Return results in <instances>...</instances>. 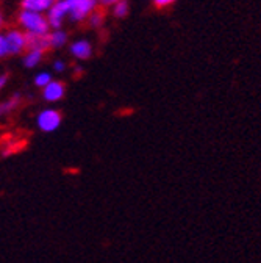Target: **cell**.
<instances>
[{
    "instance_id": "6da1fadb",
    "label": "cell",
    "mask_w": 261,
    "mask_h": 263,
    "mask_svg": "<svg viewBox=\"0 0 261 263\" xmlns=\"http://www.w3.org/2000/svg\"><path fill=\"white\" fill-rule=\"evenodd\" d=\"M19 24L25 28L28 35H49V22L44 14L31 13V11H21L19 14Z\"/></svg>"
},
{
    "instance_id": "7a4b0ae2",
    "label": "cell",
    "mask_w": 261,
    "mask_h": 263,
    "mask_svg": "<svg viewBox=\"0 0 261 263\" xmlns=\"http://www.w3.org/2000/svg\"><path fill=\"white\" fill-rule=\"evenodd\" d=\"M64 2H66L68 16L75 22L88 19L97 7V0H64Z\"/></svg>"
},
{
    "instance_id": "3957f363",
    "label": "cell",
    "mask_w": 261,
    "mask_h": 263,
    "mask_svg": "<svg viewBox=\"0 0 261 263\" xmlns=\"http://www.w3.org/2000/svg\"><path fill=\"white\" fill-rule=\"evenodd\" d=\"M61 113L58 110H53V108H47L44 111L39 113L36 122H38V127L43 130V132H55L59 125H61Z\"/></svg>"
},
{
    "instance_id": "277c9868",
    "label": "cell",
    "mask_w": 261,
    "mask_h": 263,
    "mask_svg": "<svg viewBox=\"0 0 261 263\" xmlns=\"http://www.w3.org/2000/svg\"><path fill=\"white\" fill-rule=\"evenodd\" d=\"M5 41L8 55H17L24 52V49H27V36L21 30H10L8 33H5Z\"/></svg>"
},
{
    "instance_id": "5b68a950",
    "label": "cell",
    "mask_w": 261,
    "mask_h": 263,
    "mask_svg": "<svg viewBox=\"0 0 261 263\" xmlns=\"http://www.w3.org/2000/svg\"><path fill=\"white\" fill-rule=\"evenodd\" d=\"M66 16H68L66 2H64V0H56V2L52 5V8L47 11L46 19L49 22V27H52L55 30H59V27L63 25V21Z\"/></svg>"
},
{
    "instance_id": "8992f818",
    "label": "cell",
    "mask_w": 261,
    "mask_h": 263,
    "mask_svg": "<svg viewBox=\"0 0 261 263\" xmlns=\"http://www.w3.org/2000/svg\"><path fill=\"white\" fill-rule=\"evenodd\" d=\"M56 0H22V10L31 13H47Z\"/></svg>"
},
{
    "instance_id": "52a82bcc",
    "label": "cell",
    "mask_w": 261,
    "mask_h": 263,
    "mask_svg": "<svg viewBox=\"0 0 261 263\" xmlns=\"http://www.w3.org/2000/svg\"><path fill=\"white\" fill-rule=\"evenodd\" d=\"M43 96L47 102H56L64 96V85L61 82L52 80L46 88H43Z\"/></svg>"
},
{
    "instance_id": "ba28073f",
    "label": "cell",
    "mask_w": 261,
    "mask_h": 263,
    "mask_svg": "<svg viewBox=\"0 0 261 263\" xmlns=\"http://www.w3.org/2000/svg\"><path fill=\"white\" fill-rule=\"evenodd\" d=\"M27 36V49L28 50H47L50 47L49 44V35H28L25 33Z\"/></svg>"
},
{
    "instance_id": "9c48e42d",
    "label": "cell",
    "mask_w": 261,
    "mask_h": 263,
    "mask_svg": "<svg viewBox=\"0 0 261 263\" xmlns=\"http://www.w3.org/2000/svg\"><path fill=\"white\" fill-rule=\"evenodd\" d=\"M71 53L77 60H88L92 55V46L85 40L75 41L71 44Z\"/></svg>"
},
{
    "instance_id": "30bf717a",
    "label": "cell",
    "mask_w": 261,
    "mask_h": 263,
    "mask_svg": "<svg viewBox=\"0 0 261 263\" xmlns=\"http://www.w3.org/2000/svg\"><path fill=\"white\" fill-rule=\"evenodd\" d=\"M66 43H68L66 31H63V30H53L52 33H49V44H50V47L59 49V47H63Z\"/></svg>"
},
{
    "instance_id": "8fae6325",
    "label": "cell",
    "mask_w": 261,
    "mask_h": 263,
    "mask_svg": "<svg viewBox=\"0 0 261 263\" xmlns=\"http://www.w3.org/2000/svg\"><path fill=\"white\" fill-rule=\"evenodd\" d=\"M43 55H44V52H41V50H28L24 57V66L25 68H35V66H38L41 63Z\"/></svg>"
},
{
    "instance_id": "7c38bea8",
    "label": "cell",
    "mask_w": 261,
    "mask_h": 263,
    "mask_svg": "<svg viewBox=\"0 0 261 263\" xmlns=\"http://www.w3.org/2000/svg\"><path fill=\"white\" fill-rule=\"evenodd\" d=\"M19 101H21V96L16 94V96H13L11 99H8V101H5V102L0 104V118L5 116V115H8L10 111H14V108L19 105Z\"/></svg>"
},
{
    "instance_id": "4fadbf2b",
    "label": "cell",
    "mask_w": 261,
    "mask_h": 263,
    "mask_svg": "<svg viewBox=\"0 0 261 263\" xmlns=\"http://www.w3.org/2000/svg\"><path fill=\"white\" fill-rule=\"evenodd\" d=\"M128 10H130V5L127 0H121V2L113 5V14L116 17H125L128 14Z\"/></svg>"
},
{
    "instance_id": "5bb4252c",
    "label": "cell",
    "mask_w": 261,
    "mask_h": 263,
    "mask_svg": "<svg viewBox=\"0 0 261 263\" xmlns=\"http://www.w3.org/2000/svg\"><path fill=\"white\" fill-rule=\"evenodd\" d=\"M52 82V76L49 72H41L35 77V85L39 88H46Z\"/></svg>"
},
{
    "instance_id": "9a60e30c",
    "label": "cell",
    "mask_w": 261,
    "mask_h": 263,
    "mask_svg": "<svg viewBox=\"0 0 261 263\" xmlns=\"http://www.w3.org/2000/svg\"><path fill=\"white\" fill-rule=\"evenodd\" d=\"M102 22H104V14H102V13H99V11H92V13L89 14V24H91L92 27H99V25H102Z\"/></svg>"
},
{
    "instance_id": "2e32d148",
    "label": "cell",
    "mask_w": 261,
    "mask_h": 263,
    "mask_svg": "<svg viewBox=\"0 0 261 263\" xmlns=\"http://www.w3.org/2000/svg\"><path fill=\"white\" fill-rule=\"evenodd\" d=\"M8 55V49H7V41H5V35L0 33V58H4Z\"/></svg>"
},
{
    "instance_id": "e0dca14e",
    "label": "cell",
    "mask_w": 261,
    "mask_h": 263,
    "mask_svg": "<svg viewBox=\"0 0 261 263\" xmlns=\"http://www.w3.org/2000/svg\"><path fill=\"white\" fill-rule=\"evenodd\" d=\"M53 71L55 72H64V71H66V63L61 61V60H56L53 63Z\"/></svg>"
},
{
    "instance_id": "ac0fdd59",
    "label": "cell",
    "mask_w": 261,
    "mask_h": 263,
    "mask_svg": "<svg viewBox=\"0 0 261 263\" xmlns=\"http://www.w3.org/2000/svg\"><path fill=\"white\" fill-rule=\"evenodd\" d=\"M174 2H177V0H153V4H155L158 8H165V7H169V5H172Z\"/></svg>"
},
{
    "instance_id": "d6986e66",
    "label": "cell",
    "mask_w": 261,
    "mask_h": 263,
    "mask_svg": "<svg viewBox=\"0 0 261 263\" xmlns=\"http://www.w3.org/2000/svg\"><path fill=\"white\" fill-rule=\"evenodd\" d=\"M117 2H121V0H97V4H102V5H105V7L114 5V4H117Z\"/></svg>"
},
{
    "instance_id": "ffe728a7",
    "label": "cell",
    "mask_w": 261,
    "mask_h": 263,
    "mask_svg": "<svg viewBox=\"0 0 261 263\" xmlns=\"http://www.w3.org/2000/svg\"><path fill=\"white\" fill-rule=\"evenodd\" d=\"M7 80H8L7 76H0V91H2V88L7 85Z\"/></svg>"
},
{
    "instance_id": "44dd1931",
    "label": "cell",
    "mask_w": 261,
    "mask_h": 263,
    "mask_svg": "<svg viewBox=\"0 0 261 263\" xmlns=\"http://www.w3.org/2000/svg\"><path fill=\"white\" fill-rule=\"evenodd\" d=\"M2 24H4V16H2V13H0V28H2Z\"/></svg>"
}]
</instances>
